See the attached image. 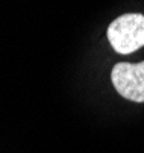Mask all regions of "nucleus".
Returning <instances> with one entry per match:
<instances>
[{
    "mask_svg": "<svg viewBox=\"0 0 144 153\" xmlns=\"http://www.w3.org/2000/svg\"><path fill=\"white\" fill-rule=\"evenodd\" d=\"M111 80L120 96L135 103H144V61L140 64H115Z\"/></svg>",
    "mask_w": 144,
    "mask_h": 153,
    "instance_id": "nucleus-2",
    "label": "nucleus"
},
{
    "mask_svg": "<svg viewBox=\"0 0 144 153\" xmlns=\"http://www.w3.org/2000/svg\"><path fill=\"white\" fill-rule=\"evenodd\" d=\"M108 41L120 55H129L144 46V15L125 14L108 27Z\"/></svg>",
    "mask_w": 144,
    "mask_h": 153,
    "instance_id": "nucleus-1",
    "label": "nucleus"
}]
</instances>
